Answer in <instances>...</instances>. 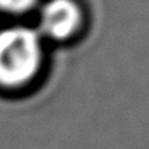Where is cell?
<instances>
[{
    "mask_svg": "<svg viewBox=\"0 0 149 149\" xmlns=\"http://www.w3.org/2000/svg\"><path fill=\"white\" fill-rule=\"evenodd\" d=\"M43 37L34 27L16 24L0 31V85L16 88L27 85L43 66Z\"/></svg>",
    "mask_w": 149,
    "mask_h": 149,
    "instance_id": "6da1fadb",
    "label": "cell"
},
{
    "mask_svg": "<svg viewBox=\"0 0 149 149\" xmlns=\"http://www.w3.org/2000/svg\"><path fill=\"white\" fill-rule=\"evenodd\" d=\"M85 24V11L79 0H45L39 10L37 31L43 39L71 40Z\"/></svg>",
    "mask_w": 149,
    "mask_h": 149,
    "instance_id": "7a4b0ae2",
    "label": "cell"
},
{
    "mask_svg": "<svg viewBox=\"0 0 149 149\" xmlns=\"http://www.w3.org/2000/svg\"><path fill=\"white\" fill-rule=\"evenodd\" d=\"M42 0H0V11L8 15H24L32 11Z\"/></svg>",
    "mask_w": 149,
    "mask_h": 149,
    "instance_id": "3957f363",
    "label": "cell"
}]
</instances>
